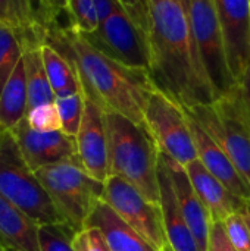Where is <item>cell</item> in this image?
I'll use <instances>...</instances> for the list:
<instances>
[{
  "label": "cell",
  "instance_id": "23",
  "mask_svg": "<svg viewBox=\"0 0 250 251\" xmlns=\"http://www.w3.org/2000/svg\"><path fill=\"white\" fill-rule=\"evenodd\" d=\"M22 59L28 88V110L40 104L53 103L56 100V96L47 78L41 54V46H27Z\"/></svg>",
  "mask_w": 250,
  "mask_h": 251
},
{
  "label": "cell",
  "instance_id": "30",
  "mask_svg": "<svg viewBox=\"0 0 250 251\" xmlns=\"http://www.w3.org/2000/svg\"><path fill=\"white\" fill-rule=\"evenodd\" d=\"M41 25L46 31L53 28H65L60 22L63 15L69 16L68 10V0H35ZM71 19V16H69Z\"/></svg>",
  "mask_w": 250,
  "mask_h": 251
},
{
  "label": "cell",
  "instance_id": "32",
  "mask_svg": "<svg viewBox=\"0 0 250 251\" xmlns=\"http://www.w3.org/2000/svg\"><path fill=\"white\" fill-rule=\"evenodd\" d=\"M206 251H237L231 244L222 222H212Z\"/></svg>",
  "mask_w": 250,
  "mask_h": 251
},
{
  "label": "cell",
  "instance_id": "25",
  "mask_svg": "<svg viewBox=\"0 0 250 251\" xmlns=\"http://www.w3.org/2000/svg\"><path fill=\"white\" fill-rule=\"evenodd\" d=\"M55 103L59 112L62 131L71 137H75L78 134L84 116V107H85L84 93L81 91L65 97H56Z\"/></svg>",
  "mask_w": 250,
  "mask_h": 251
},
{
  "label": "cell",
  "instance_id": "12",
  "mask_svg": "<svg viewBox=\"0 0 250 251\" xmlns=\"http://www.w3.org/2000/svg\"><path fill=\"white\" fill-rule=\"evenodd\" d=\"M10 132L18 143L22 157L34 172L50 165L78 160L77 140L63 131H35L24 118L10 129Z\"/></svg>",
  "mask_w": 250,
  "mask_h": 251
},
{
  "label": "cell",
  "instance_id": "37",
  "mask_svg": "<svg viewBox=\"0 0 250 251\" xmlns=\"http://www.w3.org/2000/svg\"><path fill=\"white\" fill-rule=\"evenodd\" d=\"M4 129H6V128H4V126H3V125H1V124H0V134H1V132H3V131H4Z\"/></svg>",
  "mask_w": 250,
  "mask_h": 251
},
{
  "label": "cell",
  "instance_id": "8",
  "mask_svg": "<svg viewBox=\"0 0 250 251\" xmlns=\"http://www.w3.org/2000/svg\"><path fill=\"white\" fill-rule=\"evenodd\" d=\"M186 7L203 66L220 99L228 94L237 82L228 65L215 0H186Z\"/></svg>",
  "mask_w": 250,
  "mask_h": 251
},
{
  "label": "cell",
  "instance_id": "17",
  "mask_svg": "<svg viewBox=\"0 0 250 251\" xmlns=\"http://www.w3.org/2000/svg\"><path fill=\"white\" fill-rule=\"evenodd\" d=\"M159 187H161V209L164 216L165 234L171 251H200L199 244L186 222L178 201L174 194V188L168 175V171L159 156Z\"/></svg>",
  "mask_w": 250,
  "mask_h": 251
},
{
  "label": "cell",
  "instance_id": "33",
  "mask_svg": "<svg viewBox=\"0 0 250 251\" xmlns=\"http://www.w3.org/2000/svg\"><path fill=\"white\" fill-rule=\"evenodd\" d=\"M230 93L234 96V99L237 100V103L240 104V107L243 109V112L250 121V63L243 72V75L239 78L236 87Z\"/></svg>",
  "mask_w": 250,
  "mask_h": 251
},
{
  "label": "cell",
  "instance_id": "35",
  "mask_svg": "<svg viewBox=\"0 0 250 251\" xmlns=\"http://www.w3.org/2000/svg\"><path fill=\"white\" fill-rule=\"evenodd\" d=\"M118 1L119 0H94V6H96L97 16H99V21L100 22L103 19H106L113 12V9L116 7Z\"/></svg>",
  "mask_w": 250,
  "mask_h": 251
},
{
  "label": "cell",
  "instance_id": "2",
  "mask_svg": "<svg viewBox=\"0 0 250 251\" xmlns=\"http://www.w3.org/2000/svg\"><path fill=\"white\" fill-rule=\"evenodd\" d=\"M44 43L74 63L87 99L105 112L119 113L144 125L146 103L155 90L147 72L127 68L111 59L74 26L49 29Z\"/></svg>",
  "mask_w": 250,
  "mask_h": 251
},
{
  "label": "cell",
  "instance_id": "36",
  "mask_svg": "<svg viewBox=\"0 0 250 251\" xmlns=\"http://www.w3.org/2000/svg\"><path fill=\"white\" fill-rule=\"evenodd\" d=\"M243 213H245V216H246V219H248V224H249L250 226V200L246 201L245 209H243Z\"/></svg>",
  "mask_w": 250,
  "mask_h": 251
},
{
  "label": "cell",
  "instance_id": "4",
  "mask_svg": "<svg viewBox=\"0 0 250 251\" xmlns=\"http://www.w3.org/2000/svg\"><path fill=\"white\" fill-rule=\"evenodd\" d=\"M0 193L38 226L63 222L49 193L22 157L10 129L0 134Z\"/></svg>",
  "mask_w": 250,
  "mask_h": 251
},
{
  "label": "cell",
  "instance_id": "21",
  "mask_svg": "<svg viewBox=\"0 0 250 251\" xmlns=\"http://www.w3.org/2000/svg\"><path fill=\"white\" fill-rule=\"evenodd\" d=\"M27 110L28 88L22 59L0 93V124L6 129H12L25 118Z\"/></svg>",
  "mask_w": 250,
  "mask_h": 251
},
{
  "label": "cell",
  "instance_id": "29",
  "mask_svg": "<svg viewBox=\"0 0 250 251\" xmlns=\"http://www.w3.org/2000/svg\"><path fill=\"white\" fill-rule=\"evenodd\" d=\"M222 224L234 249L237 251H250V226L243 210L230 215Z\"/></svg>",
  "mask_w": 250,
  "mask_h": 251
},
{
  "label": "cell",
  "instance_id": "20",
  "mask_svg": "<svg viewBox=\"0 0 250 251\" xmlns=\"http://www.w3.org/2000/svg\"><path fill=\"white\" fill-rule=\"evenodd\" d=\"M0 21L10 26L24 46H43L47 31L41 25L35 0H0Z\"/></svg>",
  "mask_w": 250,
  "mask_h": 251
},
{
  "label": "cell",
  "instance_id": "14",
  "mask_svg": "<svg viewBox=\"0 0 250 251\" xmlns=\"http://www.w3.org/2000/svg\"><path fill=\"white\" fill-rule=\"evenodd\" d=\"M161 159L168 171L180 210H181L186 222L189 224V226L199 244L200 251H206L212 219H211L205 204L202 203L200 197L197 196V193L186 172V168L181 166L178 162L172 160L171 157L165 156L164 153H161Z\"/></svg>",
  "mask_w": 250,
  "mask_h": 251
},
{
  "label": "cell",
  "instance_id": "10",
  "mask_svg": "<svg viewBox=\"0 0 250 251\" xmlns=\"http://www.w3.org/2000/svg\"><path fill=\"white\" fill-rule=\"evenodd\" d=\"M102 200L155 250L171 251L161 204L149 201L130 182L115 175H111L105 182Z\"/></svg>",
  "mask_w": 250,
  "mask_h": 251
},
{
  "label": "cell",
  "instance_id": "22",
  "mask_svg": "<svg viewBox=\"0 0 250 251\" xmlns=\"http://www.w3.org/2000/svg\"><path fill=\"white\" fill-rule=\"evenodd\" d=\"M41 54L49 82L56 97H65L83 91L78 72L68 57L47 43L41 46Z\"/></svg>",
  "mask_w": 250,
  "mask_h": 251
},
{
  "label": "cell",
  "instance_id": "38",
  "mask_svg": "<svg viewBox=\"0 0 250 251\" xmlns=\"http://www.w3.org/2000/svg\"><path fill=\"white\" fill-rule=\"evenodd\" d=\"M4 251H18V250H13V249H9V247H4Z\"/></svg>",
  "mask_w": 250,
  "mask_h": 251
},
{
  "label": "cell",
  "instance_id": "18",
  "mask_svg": "<svg viewBox=\"0 0 250 251\" xmlns=\"http://www.w3.org/2000/svg\"><path fill=\"white\" fill-rule=\"evenodd\" d=\"M85 226L99 228L105 235L111 251H156L103 200L96 204L85 222Z\"/></svg>",
  "mask_w": 250,
  "mask_h": 251
},
{
  "label": "cell",
  "instance_id": "11",
  "mask_svg": "<svg viewBox=\"0 0 250 251\" xmlns=\"http://www.w3.org/2000/svg\"><path fill=\"white\" fill-rule=\"evenodd\" d=\"M75 140L81 168L94 179L106 182L111 176V163L105 110L87 97L83 122Z\"/></svg>",
  "mask_w": 250,
  "mask_h": 251
},
{
  "label": "cell",
  "instance_id": "24",
  "mask_svg": "<svg viewBox=\"0 0 250 251\" xmlns=\"http://www.w3.org/2000/svg\"><path fill=\"white\" fill-rule=\"evenodd\" d=\"M25 46L19 35L0 21V93L24 57Z\"/></svg>",
  "mask_w": 250,
  "mask_h": 251
},
{
  "label": "cell",
  "instance_id": "19",
  "mask_svg": "<svg viewBox=\"0 0 250 251\" xmlns=\"http://www.w3.org/2000/svg\"><path fill=\"white\" fill-rule=\"evenodd\" d=\"M0 243L18 251H40L38 225L0 193Z\"/></svg>",
  "mask_w": 250,
  "mask_h": 251
},
{
  "label": "cell",
  "instance_id": "26",
  "mask_svg": "<svg viewBox=\"0 0 250 251\" xmlns=\"http://www.w3.org/2000/svg\"><path fill=\"white\" fill-rule=\"evenodd\" d=\"M77 231L68 224H49L38 226L40 251H75L74 237Z\"/></svg>",
  "mask_w": 250,
  "mask_h": 251
},
{
  "label": "cell",
  "instance_id": "31",
  "mask_svg": "<svg viewBox=\"0 0 250 251\" xmlns=\"http://www.w3.org/2000/svg\"><path fill=\"white\" fill-rule=\"evenodd\" d=\"M75 251H111L102 231L94 226H84L74 237Z\"/></svg>",
  "mask_w": 250,
  "mask_h": 251
},
{
  "label": "cell",
  "instance_id": "9",
  "mask_svg": "<svg viewBox=\"0 0 250 251\" xmlns=\"http://www.w3.org/2000/svg\"><path fill=\"white\" fill-rule=\"evenodd\" d=\"M83 35L111 59L127 68L149 74L150 50L146 29L119 1L113 12L99 24L96 31Z\"/></svg>",
  "mask_w": 250,
  "mask_h": 251
},
{
  "label": "cell",
  "instance_id": "15",
  "mask_svg": "<svg viewBox=\"0 0 250 251\" xmlns=\"http://www.w3.org/2000/svg\"><path fill=\"white\" fill-rule=\"evenodd\" d=\"M187 116L190 121V128L197 150V159L234 196H237L245 201L250 200V185L243 178V175L239 172L230 156L189 113Z\"/></svg>",
  "mask_w": 250,
  "mask_h": 251
},
{
  "label": "cell",
  "instance_id": "5",
  "mask_svg": "<svg viewBox=\"0 0 250 251\" xmlns=\"http://www.w3.org/2000/svg\"><path fill=\"white\" fill-rule=\"evenodd\" d=\"M37 178L49 193L63 222L77 232L102 200L105 182L90 176L78 160L62 162L35 171Z\"/></svg>",
  "mask_w": 250,
  "mask_h": 251
},
{
  "label": "cell",
  "instance_id": "3",
  "mask_svg": "<svg viewBox=\"0 0 250 251\" xmlns=\"http://www.w3.org/2000/svg\"><path fill=\"white\" fill-rule=\"evenodd\" d=\"M111 175L137 188L149 201L159 204L161 151L144 125L112 112H105Z\"/></svg>",
  "mask_w": 250,
  "mask_h": 251
},
{
  "label": "cell",
  "instance_id": "27",
  "mask_svg": "<svg viewBox=\"0 0 250 251\" xmlns=\"http://www.w3.org/2000/svg\"><path fill=\"white\" fill-rule=\"evenodd\" d=\"M68 10L72 26L83 34L97 29L100 21L94 6V0H68Z\"/></svg>",
  "mask_w": 250,
  "mask_h": 251
},
{
  "label": "cell",
  "instance_id": "39",
  "mask_svg": "<svg viewBox=\"0 0 250 251\" xmlns=\"http://www.w3.org/2000/svg\"><path fill=\"white\" fill-rule=\"evenodd\" d=\"M0 251H4V246L1 243H0Z\"/></svg>",
  "mask_w": 250,
  "mask_h": 251
},
{
  "label": "cell",
  "instance_id": "28",
  "mask_svg": "<svg viewBox=\"0 0 250 251\" xmlns=\"http://www.w3.org/2000/svg\"><path fill=\"white\" fill-rule=\"evenodd\" d=\"M25 119L32 129L40 132L62 131V124L55 101L29 109L25 115Z\"/></svg>",
  "mask_w": 250,
  "mask_h": 251
},
{
  "label": "cell",
  "instance_id": "1",
  "mask_svg": "<svg viewBox=\"0 0 250 251\" xmlns=\"http://www.w3.org/2000/svg\"><path fill=\"white\" fill-rule=\"evenodd\" d=\"M147 9L149 76L155 88L186 110L215 103L218 96L203 66L186 0H147Z\"/></svg>",
  "mask_w": 250,
  "mask_h": 251
},
{
  "label": "cell",
  "instance_id": "34",
  "mask_svg": "<svg viewBox=\"0 0 250 251\" xmlns=\"http://www.w3.org/2000/svg\"><path fill=\"white\" fill-rule=\"evenodd\" d=\"M119 3L128 10V13L140 24L144 26L147 25V16H149V9H147V0H119Z\"/></svg>",
  "mask_w": 250,
  "mask_h": 251
},
{
  "label": "cell",
  "instance_id": "7",
  "mask_svg": "<svg viewBox=\"0 0 250 251\" xmlns=\"http://www.w3.org/2000/svg\"><path fill=\"white\" fill-rule=\"evenodd\" d=\"M144 126L165 156L187 166L197 159V150L187 112L167 94L153 90L144 109Z\"/></svg>",
  "mask_w": 250,
  "mask_h": 251
},
{
  "label": "cell",
  "instance_id": "6",
  "mask_svg": "<svg viewBox=\"0 0 250 251\" xmlns=\"http://www.w3.org/2000/svg\"><path fill=\"white\" fill-rule=\"evenodd\" d=\"M186 112L224 149L250 185V121L234 96L228 93Z\"/></svg>",
  "mask_w": 250,
  "mask_h": 251
},
{
  "label": "cell",
  "instance_id": "13",
  "mask_svg": "<svg viewBox=\"0 0 250 251\" xmlns=\"http://www.w3.org/2000/svg\"><path fill=\"white\" fill-rule=\"evenodd\" d=\"M231 74L236 79L250 63V0H215Z\"/></svg>",
  "mask_w": 250,
  "mask_h": 251
},
{
  "label": "cell",
  "instance_id": "16",
  "mask_svg": "<svg viewBox=\"0 0 250 251\" xmlns=\"http://www.w3.org/2000/svg\"><path fill=\"white\" fill-rule=\"evenodd\" d=\"M184 168L212 222H222L230 215L242 212L245 209L246 201L234 196L218 178H215L202 165L199 159L193 160Z\"/></svg>",
  "mask_w": 250,
  "mask_h": 251
}]
</instances>
